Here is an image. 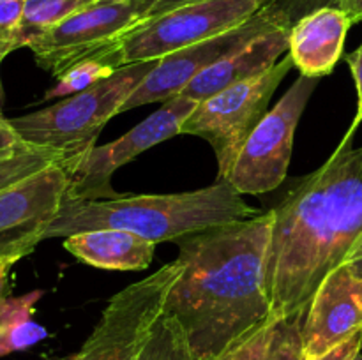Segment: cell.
<instances>
[{
	"label": "cell",
	"mask_w": 362,
	"mask_h": 360,
	"mask_svg": "<svg viewBox=\"0 0 362 360\" xmlns=\"http://www.w3.org/2000/svg\"><path fill=\"white\" fill-rule=\"evenodd\" d=\"M346 131L331 157L274 212L265 288L274 320L306 316L315 292L362 235V145Z\"/></svg>",
	"instance_id": "1"
},
{
	"label": "cell",
	"mask_w": 362,
	"mask_h": 360,
	"mask_svg": "<svg viewBox=\"0 0 362 360\" xmlns=\"http://www.w3.org/2000/svg\"><path fill=\"white\" fill-rule=\"evenodd\" d=\"M274 212L182 236V274L165 314L182 327L200 360H218L230 346L274 320L265 288V256Z\"/></svg>",
	"instance_id": "2"
},
{
	"label": "cell",
	"mask_w": 362,
	"mask_h": 360,
	"mask_svg": "<svg viewBox=\"0 0 362 360\" xmlns=\"http://www.w3.org/2000/svg\"><path fill=\"white\" fill-rule=\"evenodd\" d=\"M258 215L228 182L218 180L204 189L175 194H138L112 200L64 201L59 215L46 232V239H67L74 233L119 228L166 242L228 222Z\"/></svg>",
	"instance_id": "3"
},
{
	"label": "cell",
	"mask_w": 362,
	"mask_h": 360,
	"mask_svg": "<svg viewBox=\"0 0 362 360\" xmlns=\"http://www.w3.org/2000/svg\"><path fill=\"white\" fill-rule=\"evenodd\" d=\"M158 62L159 59L127 64L94 87L11 122L25 143L57 152L60 166L69 172L95 147L103 127L122 113L127 99Z\"/></svg>",
	"instance_id": "4"
},
{
	"label": "cell",
	"mask_w": 362,
	"mask_h": 360,
	"mask_svg": "<svg viewBox=\"0 0 362 360\" xmlns=\"http://www.w3.org/2000/svg\"><path fill=\"white\" fill-rule=\"evenodd\" d=\"M267 0H193L141 21L115 42L95 53L115 69L156 60L243 25Z\"/></svg>",
	"instance_id": "5"
},
{
	"label": "cell",
	"mask_w": 362,
	"mask_h": 360,
	"mask_svg": "<svg viewBox=\"0 0 362 360\" xmlns=\"http://www.w3.org/2000/svg\"><path fill=\"white\" fill-rule=\"evenodd\" d=\"M292 69L293 60L286 55L258 76L200 101L182 124L180 134H193L212 147L218 159V180H228L240 148L267 115L271 97Z\"/></svg>",
	"instance_id": "6"
},
{
	"label": "cell",
	"mask_w": 362,
	"mask_h": 360,
	"mask_svg": "<svg viewBox=\"0 0 362 360\" xmlns=\"http://www.w3.org/2000/svg\"><path fill=\"white\" fill-rule=\"evenodd\" d=\"M180 274L182 265L175 260L115 293L71 360H136Z\"/></svg>",
	"instance_id": "7"
},
{
	"label": "cell",
	"mask_w": 362,
	"mask_h": 360,
	"mask_svg": "<svg viewBox=\"0 0 362 360\" xmlns=\"http://www.w3.org/2000/svg\"><path fill=\"white\" fill-rule=\"evenodd\" d=\"M152 0H92L27 46L41 69L59 78L145 21Z\"/></svg>",
	"instance_id": "8"
},
{
	"label": "cell",
	"mask_w": 362,
	"mask_h": 360,
	"mask_svg": "<svg viewBox=\"0 0 362 360\" xmlns=\"http://www.w3.org/2000/svg\"><path fill=\"white\" fill-rule=\"evenodd\" d=\"M318 81L300 74L240 148L228 182L240 194L271 193L286 179L297 126Z\"/></svg>",
	"instance_id": "9"
},
{
	"label": "cell",
	"mask_w": 362,
	"mask_h": 360,
	"mask_svg": "<svg viewBox=\"0 0 362 360\" xmlns=\"http://www.w3.org/2000/svg\"><path fill=\"white\" fill-rule=\"evenodd\" d=\"M198 102L186 97H173L161 108L134 126L129 133L106 145H95L74 168L67 172L69 189L66 200H112L120 196L112 187V176L154 145L180 134V127L193 113Z\"/></svg>",
	"instance_id": "10"
},
{
	"label": "cell",
	"mask_w": 362,
	"mask_h": 360,
	"mask_svg": "<svg viewBox=\"0 0 362 360\" xmlns=\"http://www.w3.org/2000/svg\"><path fill=\"white\" fill-rule=\"evenodd\" d=\"M69 182L66 169L52 164L0 193V263L14 265L45 240Z\"/></svg>",
	"instance_id": "11"
},
{
	"label": "cell",
	"mask_w": 362,
	"mask_h": 360,
	"mask_svg": "<svg viewBox=\"0 0 362 360\" xmlns=\"http://www.w3.org/2000/svg\"><path fill=\"white\" fill-rule=\"evenodd\" d=\"M276 27H285V25L279 23L262 7L255 16L244 21L243 25H237L214 37L205 39V41L163 56L159 59L158 66L145 78L144 83L131 94L122 112L140 108V106L151 104V102H166L177 97L197 74L212 66L216 60L223 59L235 48Z\"/></svg>",
	"instance_id": "12"
},
{
	"label": "cell",
	"mask_w": 362,
	"mask_h": 360,
	"mask_svg": "<svg viewBox=\"0 0 362 360\" xmlns=\"http://www.w3.org/2000/svg\"><path fill=\"white\" fill-rule=\"evenodd\" d=\"M362 332V277L339 265L315 292L303 320L306 356L331 352Z\"/></svg>",
	"instance_id": "13"
},
{
	"label": "cell",
	"mask_w": 362,
	"mask_h": 360,
	"mask_svg": "<svg viewBox=\"0 0 362 360\" xmlns=\"http://www.w3.org/2000/svg\"><path fill=\"white\" fill-rule=\"evenodd\" d=\"M288 39L290 28L286 27H276L257 35L197 74L179 95L200 102L223 88L258 76L276 66L281 53L288 52Z\"/></svg>",
	"instance_id": "14"
},
{
	"label": "cell",
	"mask_w": 362,
	"mask_h": 360,
	"mask_svg": "<svg viewBox=\"0 0 362 360\" xmlns=\"http://www.w3.org/2000/svg\"><path fill=\"white\" fill-rule=\"evenodd\" d=\"M352 21L339 7H322L290 28L288 55L303 76L324 78L334 71L345 49Z\"/></svg>",
	"instance_id": "15"
},
{
	"label": "cell",
	"mask_w": 362,
	"mask_h": 360,
	"mask_svg": "<svg viewBox=\"0 0 362 360\" xmlns=\"http://www.w3.org/2000/svg\"><path fill=\"white\" fill-rule=\"evenodd\" d=\"M64 247L90 267L105 270H145L158 244L119 228L92 229L64 239Z\"/></svg>",
	"instance_id": "16"
},
{
	"label": "cell",
	"mask_w": 362,
	"mask_h": 360,
	"mask_svg": "<svg viewBox=\"0 0 362 360\" xmlns=\"http://www.w3.org/2000/svg\"><path fill=\"white\" fill-rule=\"evenodd\" d=\"M41 296L42 289H34L0 300V359L25 352L48 337L46 328L34 320V306Z\"/></svg>",
	"instance_id": "17"
},
{
	"label": "cell",
	"mask_w": 362,
	"mask_h": 360,
	"mask_svg": "<svg viewBox=\"0 0 362 360\" xmlns=\"http://www.w3.org/2000/svg\"><path fill=\"white\" fill-rule=\"evenodd\" d=\"M92 0H25L20 30V48L48 32Z\"/></svg>",
	"instance_id": "18"
},
{
	"label": "cell",
	"mask_w": 362,
	"mask_h": 360,
	"mask_svg": "<svg viewBox=\"0 0 362 360\" xmlns=\"http://www.w3.org/2000/svg\"><path fill=\"white\" fill-rule=\"evenodd\" d=\"M136 360H200L175 318L163 313Z\"/></svg>",
	"instance_id": "19"
},
{
	"label": "cell",
	"mask_w": 362,
	"mask_h": 360,
	"mask_svg": "<svg viewBox=\"0 0 362 360\" xmlns=\"http://www.w3.org/2000/svg\"><path fill=\"white\" fill-rule=\"evenodd\" d=\"M115 71V67L103 62L99 55H90L76 62L74 66H71L66 73L60 74L57 78V83L46 92L45 99L69 97V95H74L78 92H83L87 88L94 87L99 81L112 76Z\"/></svg>",
	"instance_id": "20"
},
{
	"label": "cell",
	"mask_w": 362,
	"mask_h": 360,
	"mask_svg": "<svg viewBox=\"0 0 362 360\" xmlns=\"http://www.w3.org/2000/svg\"><path fill=\"white\" fill-rule=\"evenodd\" d=\"M52 164H60L57 152L27 145L14 155L0 161V193Z\"/></svg>",
	"instance_id": "21"
},
{
	"label": "cell",
	"mask_w": 362,
	"mask_h": 360,
	"mask_svg": "<svg viewBox=\"0 0 362 360\" xmlns=\"http://www.w3.org/2000/svg\"><path fill=\"white\" fill-rule=\"evenodd\" d=\"M303 318H286L272 325L271 341L264 360H304Z\"/></svg>",
	"instance_id": "22"
},
{
	"label": "cell",
	"mask_w": 362,
	"mask_h": 360,
	"mask_svg": "<svg viewBox=\"0 0 362 360\" xmlns=\"http://www.w3.org/2000/svg\"><path fill=\"white\" fill-rule=\"evenodd\" d=\"M25 0H0V64L20 48V30Z\"/></svg>",
	"instance_id": "23"
},
{
	"label": "cell",
	"mask_w": 362,
	"mask_h": 360,
	"mask_svg": "<svg viewBox=\"0 0 362 360\" xmlns=\"http://www.w3.org/2000/svg\"><path fill=\"white\" fill-rule=\"evenodd\" d=\"M341 0H267L264 9L285 27L292 28L300 18L322 7H339Z\"/></svg>",
	"instance_id": "24"
},
{
	"label": "cell",
	"mask_w": 362,
	"mask_h": 360,
	"mask_svg": "<svg viewBox=\"0 0 362 360\" xmlns=\"http://www.w3.org/2000/svg\"><path fill=\"white\" fill-rule=\"evenodd\" d=\"M276 321L265 323L264 327H260L257 332L244 337L243 341L230 346L225 353L218 356V360H264L269 348V341H271L272 325Z\"/></svg>",
	"instance_id": "25"
},
{
	"label": "cell",
	"mask_w": 362,
	"mask_h": 360,
	"mask_svg": "<svg viewBox=\"0 0 362 360\" xmlns=\"http://www.w3.org/2000/svg\"><path fill=\"white\" fill-rule=\"evenodd\" d=\"M27 145L28 143H25L20 134H18V131L14 129L11 119H6L0 112V161L14 155Z\"/></svg>",
	"instance_id": "26"
},
{
	"label": "cell",
	"mask_w": 362,
	"mask_h": 360,
	"mask_svg": "<svg viewBox=\"0 0 362 360\" xmlns=\"http://www.w3.org/2000/svg\"><path fill=\"white\" fill-rule=\"evenodd\" d=\"M345 60L346 64H349L350 71H352V76H354V81H356V88H357V113L356 116H354L349 129L357 131L362 122V42L359 48L354 49L352 53H349V55L345 56Z\"/></svg>",
	"instance_id": "27"
},
{
	"label": "cell",
	"mask_w": 362,
	"mask_h": 360,
	"mask_svg": "<svg viewBox=\"0 0 362 360\" xmlns=\"http://www.w3.org/2000/svg\"><path fill=\"white\" fill-rule=\"evenodd\" d=\"M361 349L362 332H357L356 335H352V337L346 339L345 342H341V344H338L336 348H332L331 352L318 356H306L304 360H354V356H356Z\"/></svg>",
	"instance_id": "28"
},
{
	"label": "cell",
	"mask_w": 362,
	"mask_h": 360,
	"mask_svg": "<svg viewBox=\"0 0 362 360\" xmlns=\"http://www.w3.org/2000/svg\"><path fill=\"white\" fill-rule=\"evenodd\" d=\"M343 265H346V267H349V270L352 272L354 275L362 277V235L357 239V242L354 244L352 249L349 251V254H346Z\"/></svg>",
	"instance_id": "29"
},
{
	"label": "cell",
	"mask_w": 362,
	"mask_h": 360,
	"mask_svg": "<svg viewBox=\"0 0 362 360\" xmlns=\"http://www.w3.org/2000/svg\"><path fill=\"white\" fill-rule=\"evenodd\" d=\"M186 2H193V0H152L151 13H148L147 20L159 16V14L166 13V11L173 9V7L182 6V4H186Z\"/></svg>",
	"instance_id": "30"
},
{
	"label": "cell",
	"mask_w": 362,
	"mask_h": 360,
	"mask_svg": "<svg viewBox=\"0 0 362 360\" xmlns=\"http://www.w3.org/2000/svg\"><path fill=\"white\" fill-rule=\"evenodd\" d=\"M339 9L345 11L346 16L352 21V25L362 21V0H341Z\"/></svg>",
	"instance_id": "31"
},
{
	"label": "cell",
	"mask_w": 362,
	"mask_h": 360,
	"mask_svg": "<svg viewBox=\"0 0 362 360\" xmlns=\"http://www.w3.org/2000/svg\"><path fill=\"white\" fill-rule=\"evenodd\" d=\"M13 265L11 263H0V300L6 296L7 281H9V272Z\"/></svg>",
	"instance_id": "32"
},
{
	"label": "cell",
	"mask_w": 362,
	"mask_h": 360,
	"mask_svg": "<svg viewBox=\"0 0 362 360\" xmlns=\"http://www.w3.org/2000/svg\"><path fill=\"white\" fill-rule=\"evenodd\" d=\"M2 102H4V88H2V81H0V109H2Z\"/></svg>",
	"instance_id": "33"
},
{
	"label": "cell",
	"mask_w": 362,
	"mask_h": 360,
	"mask_svg": "<svg viewBox=\"0 0 362 360\" xmlns=\"http://www.w3.org/2000/svg\"><path fill=\"white\" fill-rule=\"evenodd\" d=\"M354 360H362V352H359V353H357V355H356V356H354Z\"/></svg>",
	"instance_id": "34"
},
{
	"label": "cell",
	"mask_w": 362,
	"mask_h": 360,
	"mask_svg": "<svg viewBox=\"0 0 362 360\" xmlns=\"http://www.w3.org/2000/svg\"><path fill=\"white\" fill-rule=\"evenodd\" d=\"M53 360H71V355L69 356H62V359H53Z\"/></svg>",
	"instance_id": "35"
}]
</instances>
